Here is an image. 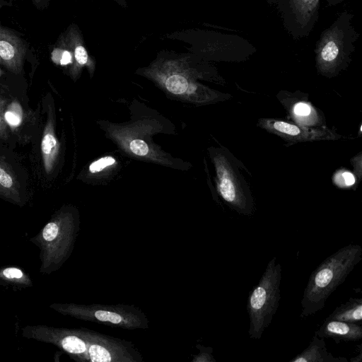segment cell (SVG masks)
<instances>
[{
	"label": "cell",
	"mask_w": 362,
	"mask_h": 362,
	"mask_svg": "<svg viewBox=\"0 0 362 362\" xmlns=\"http://www.w3.org/2000/svg\"><path fill=\"white\" fill-rule=\"evenodd\" d=\"M362 259V247L349 244L325 259L310 274L300 304V317L321 310L328 297Z\"/></svg>",
	"instance_id": "1"
},
{
	"label": "cell",
	"mask_w": 362,
	"mask_h": 362,
	"mask_svg": "<svg viewBox=\"0 0 362 362\" xmlns=\"http://www.w3.org/2000/svg\"><path fill=\"white\" fill-rule=\"evenodd\" d=\"M79 230L78 216L62 212L51 219L30 240L40 250V272L57 271L69 259Z\"/></svg>",
	"instance_id": "2"
},
{
	"label": "cell",
	"mask_w": 362,
	"mask_h": 362,
	"mask_svg": "<svg viewBox=\"0 0 362 362\" xmlns=\"http://www.w3.org/2000/svg\"><path fill=\"white\" fill-rule=\"evenodd\" d=\"M210 156L216 172L217 190L228 206L243 216L255 211L250 185L241 170L245 165L224 146L212 147Z\"/></svg>",
	"instance_id": "3"
},
{
	"label": "cell",
	"mask_w": 362,
	"mask_h": 362,
	"mask_svg": "<svg viewBox=\"0 0 362 362\" xmlns=\"http://www.w3.org/2000/svg\"><path fill=\"white\" fill-rule=\"evenodd\" d=\"M281 279V266L274 257L247 298L248 335L251 339H260L272 322L279 307Z\"/></svg>",
	"instance_id": "4"
},
{
	"label": "cell",
	"mask_w": 362,
	"mask_h": 362,
	"mask_svg": "<svg viewBox=\"0 0 362 362\" xmlns=\"http://www.w3.org/2000/svg\"><path fill=\"white\" fill-rule=\"evenodd\" d=\"M49 307L64 315L110 327L127 329L148 327L146 315L134 305L52 303Z\"/></svg>",
	"instance_id": "5"
},
{
	"label": "cell",
	"mask_w": 362,
	"mask_h": 362,
	"mask_svg": "<svg viewBox=\"0 0 362 362\" xmlns=\"http://www.w3.org/2000/svg\"><path fill=\"white\" fill-rule=\"evenodd\" d=\"M21 334L28 339L54 345L75 361H87L88 346L96 332L86 328L70 329L39 325L23 327Z\"/></svg>",
	"instance_id": "6"
},
{
	"label": "cell",
	"mask_w": 362,
	"mask_h": 362,
	"mask_svg": "<svg viewBox=\"0 0 362 362\" xmlns=\"http://www.w3.org/2000/svg\"><path fill=\"white\" fill-rule=\"evenodd\" d=\"M257 126L268 133L278 136L288 145L319 141H335L341 136L334 129L310 127L276 118L262 117Z\"/></svg>",
	"instance_id": "7"
},
{
	"label": "cell",
	"mask_w": 362,
	"mask_h": 362,
	"mask_svg": "<svg viewBox=\"0 0 362 362\" xmlns=\"http://www.w3.org/2000/svg\"><path fill=\"white\" fill-rule=\"evenodd\" d=\"M277 98L297 124L310 127H324V117L308 101L303 93L280 91Z\"/></svg>",
	"instance_id": "8"
},
{
	"label": "cell",
	"mask_w": 362,
	"mask_h": 362,
	"mask_svg": "<svg viewBox=\"0 0 362 362\" xmlns=\"http://www.w3.org/2000/svg\"><path fill=\"white\" fill-rule=\"evenodd\" d=\"M26 52L24 41L0 24V61L10 67H18Z\"/></svg>",
	"instance_id": "9"
},
{
	"label": "cell",
	"mask_w": 362,
	"mask_h": 362,
	"mask_svg": "<svg viewBox=\"0 0 362 362\" xmlns=\"http://www.w3.org/2000/svg\"><path fill=\"white\" fill-rule=\"evenodd\" d=\"M315 335L320 338L332 339L337 343L358 341L362 338V327L358 323L325 320L315 332Z\"/></svg>",
	"instance_id": "10"
},
{
	"label": "cell",
	"mask_w": 362,
	"mask_h": 362,
	"mask_svg": "<svg viewBox=\"0 0 362 362\" xmlns=\"http://www.w3.org/2000/svg\"><path fill=\"white\" fill-rule=\"evenodd\" d=\"M290 362H347V359L334 357L327 349L323 338L315 334L308 346Z\"/></svg>",
	"instance_id": "11"
},
{
	"label": "cell",
	"mask_w": 362,
	"mask_h": 362,
	"mask_svg": "<svg viewBox=\"0 0 362 362\" xmlns=\"http://www.w3.org/2000/svg\"><path fill=\"white\" fill-rule=\"evenodd\" d=\"M325 320L361 323L362 320V298H351L337 307Z\"/></svg>",
	"instance_id": "12"
},
{
	"label": "cell",
	"mask_w": 362,
	"mask_h": 362,
	"mask_svg": "<svg viewBox=\"0 0 362 362\" xmlns=\"http://www.w3.org/2000/svg\"><path fill=\"white\" fill-rule=\"evenodd\" d=\"M0 281L20 286H32L29 275L16 267H6L0 269Z\"/></svg>",
	"instance_id": "13"
},
{
	"label": "cell",
	"mask_w": 362,
	"mask_h": 362,
	"mask_svg": "<svg viewBox=\"0 0 362 362\" xmlns=\"http://www.w3.org/2000/svg\"><path fill=\"white\" fill-rule=\"evenodd\" d=\"M339 48L333 41L328 42L321 51V59L325 64H331L337 59Z\"/></svg>",
	"instance_id": "14"
},
{
	"label": "cell",
	"mask_w": 362,
	"mask_h": 362,
	"mask_svg": "<svg viewBox=\"0 0 362 362\" xmlns=\"http://www.w3.org/2000/svg\"><path fill=\"white\" fill-rule=\"evenodd\" d=\"M115 162L116 160L113 157L110 156H105L93 162L89 166V170L93 173H98L112 165Z\"/></svg>",
	"instance_id": "15"
},
{
	"label": "cell",
	"mask_w": 362,
	"mask_h": 362,
	"mask_svg": "<svg viewBox=\"0 0 362 362\" xmlns=\"http://www.w3.org/2000/svg\"><path fill=\"white\" fill-rule=\"evenodd\" d=\"M354 175L349 171H344L336 174L334 177V182L339 187L347 188L350 187L355 183Z\"/></svg>",
	"instance_id": "16"
},
{
	"label": "cell",
	"mask_w": 362,
	"mask_h": 362,
	"mask_svg": "<svg viewBox=\"0 0 362 362\" xmlns=\"http://www.w3.org/2000/svg\"><path fill=\"white\" fill-rule=\"evenodd\" d=\"M57 146V140L54 135L51 133L46 134L41 143V148L42 153L49 156L51 155Z\"/></svg>",
	"instance_id": "17"
},
{
	"label": "cell",
	"mask_w": 362,
	"mask_h": 362,
	"mask_svg": "<svg viewBox=\"0 0 362 362\" xmlns=\"http://www.w3.org/2000/svg\"><path fill=\"white\" fill-rule=\"evenodd\" d=\"M71 41L74 45V54L76 62L79 65L86 64L88 62V54L86 49L83 45L77 44L76 42H74V44L71 37Z\"/></svg>",
	"instance_id": "18"
},
{
	"label": "cell",
	"mask_w": 362,
	"mask_h": 362,
	"mask_svg": "<svg viewBox=\"0 0 362 362\" xmlns=\"http://www.w3.org/2000/svg\"><path fill=\"white\" fill-rule=\"evenodd\" d=\"M200 348V352L198 355L195 356L193 361H199V362H215L216 360L213 357L212 351L213 349L211 347H204L202 346H199Z\"/></svg>",
	"instance_id": "19"
},
{
	"label": "cell",
	"mask_w": 362,
	"mask_h": 362,
	"mask_svg": "<svg viewBox=\"0 0 362 362\" xmlns=\"http://www.w3.org/2000/svg\"><path fill=\"white\" fill-rule=\"evenodd\" d=\"M362 153L359 152L357 155L351 159V163L354 168V172L357 177L358 182L362 176Z\"/></svg>",
	"instance_id": "20"
},
{
	"label": "cell",
	"mask_w": 362,
	"mask_h": 362,
	"mask_svg": "<svg viewBox=\"0 0 362 362\" xmlns=\"http://www.w3.org/2000/svg\"><path fill=\"white\" fill-rule=\"evenodd\" d=\"M0 184L6 188H10L13 185L11 177L1 168H0Z\"/></svg>",
	"instance_id": "21"
},
{
	"label": "cell",
	"mask_w": 362,
	"mask_h": 362,
	"mask_svg": "<svg viewBox=\"0 0 362 362\" xmlns=\"http://www.w3.org/2000/svg\"><path fill=\"white\" fill-rule=\"evenodd\" d=\"M5 119L8 123L13 126H17L21 123V117L13 112L7 111L5 113Z\"/></svg>",
	"instance_id": "22"
},
{
	"label": "cell",
	"mask_w": 362,
	"mask_h": 362,
	"mask_svg": "<svg viewBox=\"0 0 362 362\" xmlns=\"http://www.w3.org/2000/svg\"><path fill=\"white\" fill-rule=\"evenodd\" d=\"M360 352H359V354L355 357V358H351V362H361V360H362V346L361 344L360 345Z\"/></svg>",
	"instance_id": "23"
},
{
	"label": "cell",
	"mask_w": 362,
	"mask_h": 362,
	"mask_svg": "<svg viewBox=\"0 0 362 362\" xmlns=\"http://www.w3.org/2000/svg\"><path fill=\"white\" fill-rule=\"evenodd\" d=\"M42 0H33V1H35V3H40L41 2Z\"/></svg>",
	"instance_id": "24"
},
{
	"label": "cell",
	"mask_w": 362,
	"mask_h": 362,
	"mask_svg": "<svg viewBox=\"0 0 362 362\" xmlns=\"http://www.w3.org/2000/svg\"><path fill=\"white\" fill-rule=\"evenodd\" d=\"M0 76H1V70H0Z\"/></svg>",
	"instance_id": "25"
},
{
	"label": "cell",
	"mask_w": 362,
	"mask_h": 362,
	"mask_svg": "<svg viewBox=\"0 0 362 362\" xmlns=\"http://www.w3.org/2000/svg\"><path fill=\"white\" fill-rule=\"evenodd\" d=\"M0 122H1V119H0Z\"/></svg>",
	"instance_id": "26"
}]
</instances>
